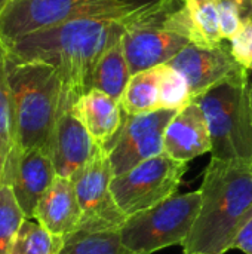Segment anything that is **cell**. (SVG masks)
I'll return each instance as SVG.
<instances>
[{"instance_id":"cell-1","label":"cell","mask_w":252,"mask_h":254,"mask_svg":"<svg viewBox=\"0 0 252 254\" xmlns=\"http://www.w3.org/2000/svg\"><path fill=\"white\" fill-rule=\"evenodd\" d=\"M123 34L125 25L119 21L82 18L27 34L4 46L9 57L15 60L53 65L74 106L91 89L101 57L120 42Z\"/></svg>"},{"instance_id":"cell-2","label":"cell","mask_w":252,"mask_h":254,"mask_svg":"<svg viewBox=\"0 0 252 254\" xmlns=\"http://www.w3.org/2000/svg\"><path fill=\"white\" fill-rule=\"evenodd\" d=\"M199 189L201 210L183 253L224 254L252 214V161L211 158Z\"/></svg>"},{"instance_id":"cell-3","label":"cell","mask_w":252,"mask_h":254,"mask_svg":"<svg viewBox=\"0 0 252 254\" xmlns=\"http://www.w3.org/2000/svg\"><path fill=\"white\" fill-rule=\"evenodd\" d=\"M9 55V54H7ZM16 150L48 149L59 116L73 103L58 70L42 61L7 58Z\"/></svg>"},{"instance_id":"cell-4","label":"cell","mask_w":252,"mask_h":254,"mask_svg":"<svg viewBox=\"0 0 252 254\" xmlns=\"http://www.w3.org/2000/svg\"><path fill=\"white\" fill-rule=\"evenodd\" d=\"M250 77L226 82L199 95L196 101L209 125L211 158L252 161V103Z\"/></svg>"},{"instance_id":"cell-5","label":"cell","mask_w":252,"mask_h":254,"mask_svg":"<svg viewBox=\"0 0 252 254\" xmlns=\"http://www.w3.org/2000/svg\"><path fill=\"white\" fill-rule=\"evenodd\" d=\"M82 18L114 19L126 27L131 13L119 0H9L0 15V42Z\"/></svg>"},{"instance_id":"cell-6","label":"cell","mask_w":252,"mask_h":254,"mask_svg":"<svg viewBox=\"0 0 252 254\" xmlns=\"http://www.w3.org/2000/svg\"><path fill=\"white\" fill-rule=\"evenodd\" d=\"M201 189L174 195L166 201L129 216L120 228V238L135 254H151L184 244L201 210Z\"/></svg>"},{"instance_id":"cell-7","label":"cell","mask_w":252,"mask_h":254,"mask_svg":"<svg viewBox=\"0 0 252 254\" xmlns=\"http://www.w3.org/2000/svg\"><path fill=\"white\" fill-rule=\"evenodd\" d=\"M186 171L187 162L177 161L163 152L114 176L110 186L111 193L128 219L177 195Z\"/></svg>"},{"instance_id":"cell-8","label":"cell","mask_w":252,"mask_h":254,"mask_svg":"<svg viewBox=\"0 0 252 254\" xmlns=\"http://www.w3.org/2000/svg\"><path fill=\"white\" fill-rule=\"evenodd\" d=\"M113 179L108 152L98 146L91 159L71 177L82 210L79 229L111 231L122 228L126 216L113 198L110 188Z\"/></svg>"},{"instance_id":"cell-9","label":"cell","mask_w":252,"mask_h":254,"mask_svg":"<svg viewBox=\"0 0 252 254\" xmlns=\"http://www.w3.org/2000/svg\"><path fill=\"white\" fill-rule=\"evenodd\" d=\"M177 112L159 109L150 113L126 115L119 135L107 149L114 176L165 152V131Z\"/></svg>"},{"instance_id":"cell-10","label":"cell","mask_w":252,"mask_h":254,"mask_svg":"<svg viewBox=\"0 0 252 254\" xmlns=\"http://www.w3.org/2000/svg\"><path fill=\"white\" fill-rule=\"evenodd\" d=\"M166 64L186 77L193 100L218 85L251 76L224 45L202 48L190 43Z\"/></svg>"},{"instance_id":"cell-11","label":"cell","mask_w":252,"mask_h":254,"mask_svg":"<svg viewBox=\"0 0 252 254\" xmlns=\"http://www.w3.org/2000/svg\"><path fill=\"white\" fill-rule=\"evenodd\" d=\"M55 179L56 171L48 149H12L9 153L4 183L12 186L16 201L27 219H34L39 201Z\"/></svg>"},{"instance_id":"cell-12","label":"cell","mask_w":252,"mask_h":254,"mask_svg":"<svg viewBox=\"0 0 252 254\" xmlns=\"http://www.w3.org/2000/svg\"><path fill=\"white\" fill-rule=\"evenodd\" d=\"M122 43L131 74L166 64L190 45L186 37L159 21L137 22L126 27Z\"/></svg>"},{"instance_id":"cell-13","label":"cell","mask_w":252,"mask_h":254,"mask_svg":"<svg viewBox=\"0 0 252 254\" xmlns=\"http://www.w3.org/2000/svg\"><path fill=\"white\" fill-rule=\"evenodd\" d=\"M97 147L83 122L73 107H70L56 121L48 152L56 176L71 179L91 159Z\"/></svg>"},{"instance_id":"cell-14","label":"cell","mask_w":252,"mask_h":254,"mask_svg":"<svg viewBox=\"0 0 252 254\" xmlns=\"http://www.w3.org/2000/svg\"><path fill=\"white\" fill-rule=\"evenodd\" d=\"M163 144L166 155L187 164L198 156L211 153L212 141L208 119L196 101L180 109L171 119Z\"/></svg>"},{"instance_id":"cell-15","label":"cell","mask_w":252,"mask_h":254,"mask_svg":"<svg viewBox=\"0 0 252 254\" xmlns=\"http://www.w3.org/2000/svg\"><path fill=\"white\" fill-rule=\"evenodd\" d=\"M34 220L50 234L62 238L79 229L82 210L71 179L56 176L50 188L39 201L34 211Z\"/></svg>"},{"instance_id":"cell-16","label":"cell","mask_w":252,"mask_h":254,"mask_svg":"<svg viewBox=\"0 0 252 254\" xmlns=\"http://www.w3.org/2000/svg\"><path fill=\"white\" fill-rule=\"evenodd\" d=\"M73 110L83 122L94 143L105 150L119 135L126 118L120 101L94 88L74 103Z\"/></svg>"},{"instance_id":"cell-17","label":"cell","mask_w":252,"mask_h":254,"mask_svg":"<svg viewBox=\"0 0 252 254\" xmlns=\"http://www.w3.org/2000/svg\"><path fill=\"white\" fill-rule=\"evenodd\" d=\"M120 106L126 115L150 113L160 109V68L153 67L131 76Z\"/></svg>"},{"instance_id":"cell-18","label":"cell","mask_w":252,"mask_h":254,"mask_svg":"<svg viewBox=\"0 0 252 254\" xmlns=\"http://www.w3.org/2000/svg\"><path fill=\"white\" fill-rule=\"evenodd\" d=\"M131 70L125 55L122 40L113 45L98 61L91 89H98L120 101L122 94L131 79Z\"/></svg>"},{"instance_id":"cell-19","label":"cell","mask_w":252,"mask_h":254,"mask_svg":"<svg viewBox=\"0 0 252 254\" xmlns=\"http://www.w3.org/2000/svg\"><path fill=\"white\" fill-rule=\"evenodd\" d=\"M183 4L192 28V45L202 48L223 45L217 0H183Z\"/></svg>"},{"instance_id":"cell-20","label":"cell","mask_w":252,"mask_h":254,"mask_svg":"<svg viewBox=\"0 0 252 254\" xmlns=\"http://www.w3.org/2000/svg\"><path fill=\"white\" fill-rule=\"evenodd\" d=\"M58 254H135L126 249L120 238V229L85 231L77 229L64 238Z\"/></svg>"},{"instance_id":"cell-21","label":"cell","mask_w":252,"mask_h":254,"mask_svg":"<svg viewBox=\"0 0 252 254\" xmlns=\"http://www.w3.org/2000/svg\"><path fill=\"white\" fill-rule=\"evenodd\" d=\"M64 238L46 231L34 219H25L21 225L9 254H58Z\"/></svg>"},{"instance_id":"cell-22","label":"cell","mask_w":252,"mask_h":254,"mask_svg":"<svg viewBox=\"0 0 252 254\" xmlns=\"http://www.w3.org/2000/svg\"><path fill=\"white\" fill-rule=\"evenodd\" d=\"M25 219L12 186L3 183L0 188V254H9L15 235Z\"/></svg>"},{"instance_id":"cell-23","label":"cell","mask_w":252,"mask_h":254,"mask_svg":"<svg viewBox=\"0 0 252 254\" xmlns=\"http://www.w3.org/2000/svg\"><path fill=\"white\" fill-rule=\"evenodd\" d=\"M7 58V49L0 42V141L12 152L15 144V119Z\"/></svg>"},{"instance_id":"cell-24","label":"cell","mask_w":252,"mask_h":254,"mask_svg":"<svg viewBox=\"0 0 252 254\" xmlns=\"http://www.w3.org/2000/svg\"><path fill=\"white\" fill-rule=\"evenodd\" d=\"M160 109L180 110L193 101L186 77L171 67L160 64Z\"/></svg>"},{"instance_id":"cell-25","label":"cell","mask_w":252,"mask_h":254,"mask_svg":"<svg viewBox=\"0 0 252 254\" xmlns=\"http://www.w3.org/2000/svg\"><path fill=\"white\" fill-rule=\"evenodd\" d=\"M220 28L224 40L233 39L252 21V0H217Z\"/></svg>"},{"instance_id":"cell-26","label":"cell","mask_w":252,"mask_h":254,"mask_svg":"<svg viewBox=\"0 0 252 254\" xmlns=\"http://www.w3.org/2000/svg\"><path fill=\"white\" fill-rule=\"evenodd\" d=\"M229 46L235 60L252 73V21L229 40Z\"/></svg>"},{"instance_id":"cell-27","label":"cell","mask_w":252,"mask_h":254,"mask_svg":"<svg viewBox=\"0 0 252 254\" xmlns=\"http://www.w3.org/2000/svg\"><path fill=\"white\" fill-rule=\"evenodd\" d=\"M232 249H238L245 254H252V214L236 234Z\"/></svg>"},{"instance_id":"cell-28","label":"cell","mask_w":252,"mask_h":254,"mask_svg":"<svg viewBox=\"0 0 252 254\" xmlns=\"http://www.w3.org/2000/svg\"><path fill=\"white\" fill-rule=\"evenodd\" d=\"M10 150L0 141V188L4 183V176H6V165H7V158H9Z\"/></svg>"},{"instance_id":"cell-29","label":"cell","mask_w":252,"mask_h":254,"mask_svg":"<svg viewBox=\"0 0 252 254\" xmlns=\"http://www.w3.org/2000/svg\"><path fill=\"white\" fill-rule=\"evenodd\" d=\"M7 3H9V0H0V15H1V12L4 10V7H6Z\"/></svg>"},{"instance_id":"cell-30","label":"cell","mask_w":252,"mask_h":254,"mask_svg":"<svg viewBox=\"0 0 252 254\" xmlns=\"http://www.w3.org/2000/svg\"><path fill=\"white\" fill-rule=\"evenodd\" d=\"M250 89H251V103H252V76H251V79H250Z\"/></svg>"},{"instance_id":"cell-31","label":"cell","mask_w":252,"mask_h":254,"mask_svg":"<svg viewBox=\"0 0 252 254\" xmlns=\"http://www.w3.org/2000/svg\"><path fill=\"white\" fill-rule=\"evenodd\" d=\"M190 254H206V253H190Z\"/></svg>"}]
</instances>
